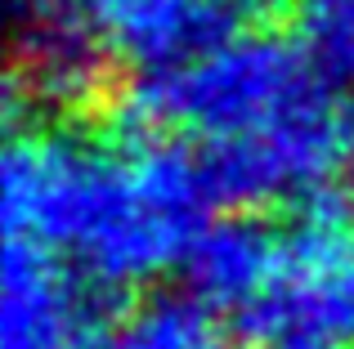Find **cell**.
Here are the masks:
<instances>
[{"instance_id": "5", "label": "cell", "mask_w": 354, "mask_h": 349, "mask_svg": "<svg viewBox=\"0 0 354 349\" xmlns=\"http://www.w3.org/2000/svg\"><path fill=\"white\" fill-rule=\"evenodd\" d=\"M117 63L113 45L81 14L23 23L9 72V126H18L23 112H108L117 103Z\"/></svg>"}, {"instance_id": "9", "label": "cell", "mask_w": 354, "mask_h": 349, "mask_svg": "<svg viewBox=\"0 0 354 349\" xmlns=\"http://www.w3.org/2000/svg\"><path fill=\"white\" fill-rule=\"evenodd\" d=\"M296 41L328 86H354V0H301Z\"/></svg>"}, {"instance_id": "7", "label": "cell", "mask_w": 354, "mask_h": 349, "mask_svg": "<svg viewBox=\"0 0 354 349\" xmlns=\"http://www.w3.org/2000/svg\"><path fill=\"white\" fill-rule=\"evenodd\" d=\"M180 278L198 305L242 327L283 282V233L269 228L260 210H225L193 233Z\"/></svg>"}, {"instance_id": "4", "label": "cell", "mask_w": 354, "mask_h": 349, "mask_svg": "<svg viewBox=\"0 0 354 349\" xmlns=\"http://www.w3.org/2000/svg\"><path fill=\"white\" fill-rule=\"evenodd\" d=\"M274 0H77V14L139 72H171L260 27Z\"/></svg>"}, {"instance_id": "2", "label": "cell", "mask_w": 354, "mask_h": 349, "mask_svg": "<svg viewBox=\"0 0 354 349\" xmlns=\"http://www.w3.org/2000/svg\"><path fill=\"white\" fill-rule=\"evenodd\" d=\"M319 94H328V81L305 59L301 41L260 23L184 68L144 72L108 112L117 143L157 130L242 139L278 126Z\"/></svg>"}, {"instance_id": "8", "label": "cell", "mask_w": 354, "mask_h": 349, "mask_svg": "<svg viewBox=\"0 0 354 349\" xmlns=\"http://www.w3.org/2000/svg\"><path fill=\"white\" fill-rule=\"evenodd\" d=\"M81 349H229V345L216 327V314L184 291V296L144 300L121 323L90 332Z\"/></svg>"}, {"instance_id": "10", "label": "cell", "mask_w": 354, "mask_h": 349, "mask_svg": "<svg viewBox=\"0 0 354 349\" xmlns=\"http://www.w3.org/2000/svg\"><path fill=\"white\" fill-rule=\"evenodd\" d=\"M337 148H341V166L354 170V94L337 108Z\"/></svg>"}, {"instance_id": "6", "label": "cell", "mask_w": 354, "mask_h": 349, "mask_svg": "<svg viewBox=\"0 0 354 349\" xmlns=\"http://www.w3.org/2000/svg\"><path fill=\"white\" fill-rule=\"evenodd\" d=\"M95 282L59 251L9 237L0 269V349H81L99 332Z\"/></svg>"}, {"instance_id": "3", "label": "cell", "mask_w": 354, "mask_h": 349, "mask_svg": "<svg viewBox=\"0 0 354 349\" xmlns=\"http://www.w3.org/2000/svg\"><path fill=\"white\" fill-rule=\"evenodd\" d=\"M310 332L346 349L354 341V206L337 188H314L292 206L283 233V282L242 336Z\"/></svg>"}, {"instance_id": "1", "label": "cell", "mask_w": 354, "mask_h": 349, "mask_svg": "<svg viewBox=\"0 0 354 349\" xmlns=\"http://www.w3.org/2000/svg\"><path fill=\"white\" fill-rule=\"evenodd\" d=\"M9 237L59 251L95 287L126 291L180 269L198 219L162 206L126 152L63 130H14L0 161Z\"/></svg>"}]
</instances>
